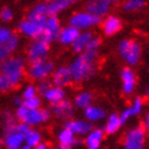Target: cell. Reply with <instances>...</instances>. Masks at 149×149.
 <instances>
[{
	"label": "cell",
	"instance_id": "6da1fadb",
	"mask_svg": "<svg viewBox=\"0 0 149 149\" xmlns=\"http://www.w3.org/2000/svg\"><path fill=\"white\" fill-rule=\"evenodd\" d=\"M81 53L68 67L72 81L76 82L92 77L96 70L95 59L97 57V49H84Z\"/></svg>",
	"mask_w": 149,
	"mask_h": 149
},
{
	"label": "cell",
	"instance_id": "7a4b0ae2",
	"mask_svg": "<svg viewBox=\"0 0 149 149\" xmlns=\"http://www.w3.org/2000/svg\"><path fill=\"white\" fill-rule=\"evenodd\" d=\"M0 73L8 76L14 86H17L24 73V59L20 57L5 58L0 62Z\"/></svg>",
	"mask_w": 149,
	"mask_h": 149
},
{
	"label": "cell",
	"instance_id": "3957f363",
	"mask_svg": "<svg viewBox=\"0 0 149 149\" xmlns=\"http://www.w3.org/2000/svg\"><path fill=\"white\" fill-rule=\"evenodd\" d=\"M119 52L123 58L130 65L138 63L140 58V46L133 40H123L119 46Z\"/></svg>",
	"mask_w": 149,
	"mask_h": 149
},
{
	"label": "cell",
	"instance_id": "277c9868",
	"mask_svg": "<svg viewBox=\"0 0 149 149\" xmlns=\"http://www.w3.org/2000/svg\"><path fill=\"white\" fill-rule=\"evenodd\" d=\"M101 23V17L94 15L91 13H76L70 19V25L77 29H86Z\"/></svg>",
	"mask_w": 149,
	"mask_h": 149
},
{
	"label": "cell",
	"instance_id": "5b68a950",
	"mask_svg": "<svg viewBox=\"0 0 149 149\" xmlns=\"http://www.w3.org/2000/svg\"><path fill=\"white\" fill-rule=\"evenodd\" d=\"M54 67L52 62H47L44 59H40V61H36L31 63V67H29V76L32 77L33 80H44L46 77H48L49 74L53 72Z\"/></svg>",
	"mask_w": 149,
	"mask_h": 149
},
{
	"label": "cell",
	"instance_id": "8992f818",
	"mask_svg": "<svg viewBox=\"0 0 149 149\" xmlns=\"http://www.w3.org/2000/svg\"><path fill=\"white\" fill-rule=\"evenodd\" d=\"M59 32H61V28H59V20L57 19V17L48 15L46 24H44V28L38 38L51 43V42H53V40L58 39Z\"/></svg>",
	"mask_w": 149,
	"mask_h": 149
},
{
	"label": "cell",
	"instance_id": "52a82bcc",
	"mask_svg": "<svg viewBox=\"0 0 149 149\" xmlns=\"http://www.w3.org/2000/svg\"><path fill=\"white\" fill-rule=\"evenodd\" d=\"M48 49H49V43L40 38H36V40L31 44V47L28 49L29 62L32 63L36 61H40V59H46Z\"/></svg>",
	"mask_w": 149,
	"mask_h": 149
},
{
	"label": "cell",
	"instance_id": "ba28073f",
	"mask_svg": "<svg viewBox=\"0 0 149 149\" xmlns=\"http://www.w3.org/2000/svg\"><path fill=\"white\" fill-rule=\"evenodd\" d=\"M144 145V130L136 128L128 133L125 138V148L126 149H140Z\"/></svg>",
	"mask_w": 149,
	"mask_h": 149
},
{
	"label": "cell",
	"instance_id": "9c48e42d",
	"mask_svg": "<svg viewBox=\"0 0 149 149\" xmlns=\"http://www.w3.org/2000/svg\"><path fill=\"white\" fill-rule=\"evenodd\" d=\"M18 28H19V31L23 33L24 36L31 37V38H38L44 27L34 20L25 19L23 22H20L19 25H18Z\"/></svg>",
	"mask_w": 149,
	"mask_h": 149
},
{
	"label": "cell",
	"instance_id": "30bf717a",
	"mask_svg": "<svg viewBox=\"0 0 149 149\" xmlns=\"http://www.w3.org/2000/svg\"><path fill=\"white\" fill-rule=\"evenodd\" d=\"M48 119H49V113L47 110H40L39 107H37V109H31L28 111V115L23 123H25L29 126H33L42 124V123L47 121Z\"/></svg>",
	"mask_w": 149,
	"mask_h": 149
},
{
	"label": "cell",
	"instance_id": "8fae6325",
	"mask_svg": "<svg viewBox=\"0 0 149 149\" xmlns=\"http://www.w3.org/2000/svg\"><path fill=\"white\" fill-rule=\"evenodd\" d=\"M111 3L109 0H88L87 12L97 17H102L109 12Z\"/></svg>",
	"mask_w": 149,
	"mask_h": 149
},
{
	"label": "cell",
	"instance_id": "7c38bea8",
	"mask_svg": "<svg viewBox=\"0 0 149 149\" xmlns=\"http://www.w3.org/2000/svg\"><path fill=\"white\" fill-rule=\"evenodd\" d=\"M24 143V134L19 133L17 130L5 133L4 135V144L9 149H19Z\"/></svg>",
	"mask_w": 149,
	"mask_h": 149
},
{
	"label": "cell",
	"instance_id": "4fadbf2b",
	"mask_svg": "<svg viewBox=\"0 0 149 149\" xmlns=\"http://www.w3.org/2000/svg\"><path fill=\"white\" fill-rule=\"evenodd\" d=\"M47 18H48L47 4H38V5H36L31 12H29L27 19L34 20V22H37V23H39L40 25H43L44 27Z\"/></svg>",
	"mask_w": 149,
	"mask_h": 149
},
{
	"label": "cell",
	"instance_id": "5bb4252c",
	"mask_svg": "<svg viewBox=\"0 0 149 149\" xmlns=\"http://www.w3.org/2000/svg\"><path fill=\"white\" fill-rule=\"evenodd\" d=\"M79 34H80V29L70 25V27H66L65 29H62V31L59 32L58 39L62 44L68 46V44H72L74 42V39L79 37Z\"/></svg>",
	"mask_w": 149,
	"mask_h": 149
},
{
	"label": "cell",
	"instance_id": "9a60e30c",
	"mask_svg": "<svg viewBox=\"0 0 149 149\" xmlns=\"http://www.w3.org/2000/svg\"><path fill=\"white\" fill-rule=\"evenodd\" d=\"M52 113L54 115H57L58 118L65 119V118L71 116L73 110L68 101L61 100V101H58V102H53V105H52Z\"/></svg>",
	"mask_w": 149,
	"mask_h": 149
},
{
	"label": "cell",
	"instance_id": "2e32d148",
	"mask_svg": "<svg viewBox=\"0 0 149 149\" xmlns=\"http://www.w3.org/2000/svg\"><path fill=\"white\" fill-rule=\"evenodd\" d=\"M72 81V76L68 70V67H61L56 71V73L53 74V84L56 86H66Z\"/></svg>",
	"mask_w": 149,
	"mask_h": 149
},
{
	"label": "cell",
	"instance_id": "e0dca14e",
	"mask_svg": "<svg viewBox=\"0 0 149 149\" xmlns=\"http://www.w3.org/2000/svg\"><path fill=\"white\" fill-rule=\"evenodd\" d=\"M121 80H123V88H124L125 94H130L134 90L135 86V76L134 72L130 68H124L121 72Z\"/></svg>",
	"mask_w": 149,
	"mask_h": 149
},
{
	"label": "cell",
	"instance_id": "ac0fdd59",
	"mask_svg": "<svg viewBox=\"0 0 149 149\" xmlns=\"http://www.w3.org/2000/svg\"><path fill=\"white\" fill-rule=\"evenodd\" d=\"M66 128L70 129L73 134H87L91 132L92 129V125L88 124V123H85V121H80V120H76V121H68L66 124Z\"/></svg>",
	"mask_w": 149,
	"mask_h": 149
},
{
	"label": "cell",
	"instance_id": "d6986e66",
	"mask_svg": "<svg viewBox=\"0 0 149 149\" xmlns=\"http://www.w3.org/2000/svg\"><path fill=\"white\" fill-rule=\"evenodd\" d=\"M58 139H59V141H61L59 148H62V149L71 148V147H73V145L77 143L76 139H74V134L67 128H65L61 133H59Z\"/></svg>",
	"mask_w": 149,
	"mask_h": 149
},
{
	"label": "cell",
	"instance_id": "ffe728a7",
	"mask_svg": "<svg viewBox=\"0 0 149 149\" xmlns=\"http://www.w3.org/2000/svg\"><path fill=\"white\" fill-rule=\"evenodd\" d=\"M92 38V33L90 32H85V33H80L79 37H77L76 39H74V42L72 43V48L74 52H77V53H81L85 48H86L87 43L91 40Z\"/></svg>",
	"mask_w": 149,
	"mask_h": 149
},
{
	"label": "cell",
	"instance_id": "44dd1931",
	"mask_svg": "<svg viewBox=\"0 0 149 149\" xmlns=\"http://www.w3.org/2000/svg\"><path fill=\"white\" fill-rule=\"evenodd\" d=\"M120 28H121V22L116 17H109L104 22V32H105L106 36L115 34Z\"/></svg>",
	"mask_w": 149,
	"mask_h": 149
},
{
	"label": "cell",
	"instance_id": "7402d4cb",
	"mask_svg": "<svg viewBox=\"0 0 149 149\" xmlns=\"http://www.w3.org/2000/svg\"><path fill=\"white\" fill-rule=\"evenodd\" d=\"M43 96L49 102H58V101H61V100L65 99V91H63L62 87H59V86L49 87L43 94Z\"/></svg>",
	"mask_w": 149,
	"mask_h": 149
},
{
	"label": "cell",
	"instance_id": "603a6c76",
	"mask_svg": "<svg viewBox=\"0 0 149 149\" xmlns=\"http://www.w3.org/2000/svg\"><path fill=\"white\" fill-rule=\"evenodd\" d=\"M67 6H68V3L66 0H51L49 4H47V13L48 15H57Z\"/></svg>",
	"mask_w": 149,
	"mask_h": 149
},
{
	"label": "cell",
	"instance_id": "cb8c5ba5",
	"mask_svg": "<svg viewBox=\"0 0 149 149\" xmlns=\"http://www.w3.org/2000/svg\"><path fill=\"white\" fill-rule=\"evenodd\" d=\"M102 140V132L101 130H94L88 134V136L86 138V145L90 149H97L100 147V143Z\"/></svg>",
	"mask_w": 149,
	"mask_h": 149
},
{
	"label": "cell",
	"instance_id": "d4e9b609",
	"mask_svg": "<svg viewBox=\"0 0 149 149\" xmlns=\"http://www.w3.org/2000/svg\"><path fill=\"white\" fill-rule=\"evenodd\" d=\"M85 115L88 120L91 121H96V120H101V119L105 116V111L100 107H96V106H86L85 107Z\"/></svg>",
	"mask_w": 149,
	"mask_h": 149
},
{
	"label": "cell",
	"instance_id": "484cf974",
	"mask_svg": "<svg viewBox=\"0 0 149 149\" xmlns=\"http://www.w3.org/2000/svg\"><path fill=\"white\" fill-rule=\"evenodd\" d=\"M24 143L29 145L31 148H36L37 144L40 143V134L37 130L29 129L27 133L24 134Z\"/></svg>",
	"mask_w": 149,
	"mask_h": 149
},
{
	"label": "cell",
	"instance_id": "4316f807",
	"mask_svg": "<svg viewBox=\"0 0 149 149\" xmlns=\"http://www.w3.org/2000/svg\"><path fill=\"white\" fill-rule=\"evenodd\" d=\"M120 125L121 124H120V119H119V116L116 114H111L109 116V119H107L105 130H106L107 134H113L120 128Z\"/></svg>",
	"mask_w": 149,
	"mask_h": 149
},
{
	"label": "cell",
	"instance_id": "83f0119b",
	"mask_svg": "<svg viewBox=\"0 0 149 149\" xmlns=\"http://www.w3.org/2000/svg\"><path fill=\"white\" fill-rule=\"evenodd\" d=\"M91 100H92V96L90 92H81L80 95H77L76 100H74V105L76 107H86L91 104Z\"/></svg>",
	"mask_w": 149,
	"mask_h": 149
},
{
	"label": "cell",
	"instance_id": "f1b7e54d",
	"mask_svg": "<svg viewBox=\"0 0 149 149\" xmlns=\"http://www.w3.org/2000/svg\"><path fill=\"white\" fill-rule=\"evenodd\" d=\"M145 5L144 0H128L124 4V9L128 12H134V10H139Z\"/></svg>",
	"mask_w": 149,
	"mask_h": 149
},
{
	"label": "cell",
	"instance_id": "f546056e",
	"mask_svg": "<svg viewBox=\"0 0 149 149\" xmlns=\"http://www.w3.org/2000/svg\"><path fill=\"white\" fill-rule=\"evenodd\" d=\"M14 85L13 82L10 81V79L5 74L0 73V92H5V91H9L10 88H13Z\"/></svg>",
	"mask_w": 149,
	"mask_h": 149
},
{
	"label": "cell",
	"instance_id": "4dcf8cb0",
	"mask_svg": "<svg viewBox=\"0 0 149 149\" xmlns=\"http://www.w3.org/2000/svg\"><path fill=\"white\" fill-rule=\"evenodd\" d=\"M6 51L9 52V53H12V52H14L18 48V46H19V38L15 36V34H12V37L8 39V42H6L5 44H3Z\"/></svg>",
	"mask_w": 149,
	"mask_h": 149
},
{
	"label": "cell",
	"instance_id": "1f68e13d",
	"mask_svg": "<svg viewBox=\"0 0 149 149\" xmlns=\"http://www.w3.org/2000/svg\"><path fill=\"white\" fill-rule=\"evenodd\" d=\"M23 105L27 106L29 110L31 109H37V107H39V105H40V100L37 97V96H32V97L24 99Z\"/></svg>",
	"mask_w": 149,
	"mask_h": 149
},
{
	"label": "cell",
	"instance_id": "d6a6232c",
	"mask_svg": "<svg viewBox=\"0 0 149 149\" xmlns=\"http://www.w3.org/2000/svg\"><path fill=\"white\" fill-rule=\"evenodd\" d=\"M28 111H29L28 107L22 104V105H19V106H18V109H17L15 118H17L19 121H24V119L27 118V115H28Z\"/></svg>",
	"mask_w": 149,
	"mask_h": 149
},
{
	"label": "cell",
	"instance_id": "836d02e7",
	"mask_svg": "<svg viewBox=\"0 0 149 149\" xmlns=\"http://www.w3.org/2000/svg\"><path fill=\"white\" fill-rule=\"evenodd\" d=\"M141 109H143V100L140 97H136L134 100L132 107H130V110H132V115H138L141 113Z\"/></svg>",
	"mask_w": 149,
	"mask_h": 149
},
{
	"label": "cell",
	"instance_id": "e575fe53",
	"mask_svg": "<svg viewBox=\"0 0 149 149\" xmlns=\"http://www.w3.org/2000/svg\"><path fill=\"white\" fill-rule=\"evenodd\" d=\"M13 32L10 31V29L8 28H0V44H5L6 42H8V39L12 37Z\"/></svg>",
	"mask_w": 149,
	"mask_h": 149
},
{
	"label": "cell",
	"instance_id": "d590c367",
	"mask_svg": "<svg viewBox=\"0 0 149 149\" xmlns=\"http://www.w3.org/2000/svg\"><path fill=\"white\" fill-rule=\"evenodd\" d=\"M0 19L3 22H10L13 19V12L9 8H4L0 12Z\"/></svg>",
	"mask_w": 149,
	"mask_h": 149
},
{
	"label": "cell",
	"instance_id": "8d00e7d4",
	"mask_svg": "<svg viewBox=\"0 0 149 149\" xmlns=\"http://www.w3.org/2000/svg\"><path fill=\"white\" fill-rule=\"evenodd\" d=\"M37 94V87L32 86V85H29L24 88L23 91V99H28V97H32V96H36Z\"/></svg>",
	"mask_w": 149,
	"mask_h": 149
},
{
	"label": "cell",
	"instance_id": "74e56055",
	"mask_svg": "<svg viewBox=\"0 0 149 149\" xmlns=\"http://www.w3.org/2000/svg\"><path fill=\"white\" fill-rule=\"evenodd\" d=\"M49 87H51V86H49V84H48L47 81H42V80H40V82L38 84V87H37V91H39L40 94L43 95L44 92H46Z\"/></svg>",
	"mask_w": 149,
	"mask_h": 149
},
{
	"label": "cell",
	"instance_id": "f35d334b",
	"mask_svg": "<svg viewBox=\"0 0 149 149\" xmlns=\"http://www.w3.org/2000/svg\"><path fill=\"white\" fill-rule=\"evenodd\" d=\"M15 129H17V132L25 134L29 129H31V126L27 125V124H25V123H23V121H20V124H17V125H15Z\"/></svg>",
	"mask_w": 149,
	"mask_h": 149
},
{
	"label": "cell",
	"instance_id": "ab89813d",
	"mask_svg": "<svg viewBox=\"0 0 149 149\" xmlns=\"http://www.w3.org/2000/svg\"><path fill=\"white\" fill-rule=\"evenodd\" d=\"M130 116H132V110H130V107H129V109H126V110L124 111V113H123V114L120 115V118H119V119H120V124L123 125V124H124V123H125L126 120H128V119H129Z\"/></svg>",
	"mask_w": 149,
	"mask_h": 149
},
{
	"label": "cell",
	"instance_id": "60d3db41",
	"mask_svg": "<svg viewBox=\"0 0 149 149\" xmlns=\"http://www.w3.org/2000/svg\"><path fill=\"white\" fill-rule=\"evenodd\" d=\"M9 52L6 51V48L4 47V46H1V44H0V62L1 61H4L5 58H8L9 57Z\"/></svg>",
	"mask_w": 149,
	"mask_h": 149
},
{
	"label": "cell",
	"instance_id": "b9f144b4",
	"mask_svg": "<svg viewBox=\"0 0 149 149\" xmlns=\"http://www.w3.org/2000/svg\"><path fill=\"white\" fill-rule=\"evenodd\" d=\"M4 121H5V124H9V123H14L15 120H14V118L12 116V114L8 113V111H5L4 113Z\"/></svg>",
	"mask_w": 149,
	"mask_h": 149
},
{
	"label": "cell",
	"instance_id": "7bdbcfd3",
	"mask_svg": "<svg viewBox=\"0 0 149 149\" xmlns=\"http://www.w3.org/2000/svg\"><path fill=\"white\" fill-rule=\"evenodd\" d=\"M23 101H24V100L22 99V97H14V104H15V105H18V106L22 105V104H23Z\"/></svg>",
	"mask_w": 149,
	"mask_h": 149
},
{
	"label": "cell",
	"instance_id": "ee69618b",
	"mask_svg": "<svg viewBox=\"0 0 149 149\" xmlns=\"http://www.w3.org/2000/svg\"><path fill=\"white\" fill-rule=\"evenodd\" d=\"M36 148H37V149H46V148H47V145H46V144H40V143H38Z\"/></svg>",
	"mask_w": 149,
	"mask_h": 149
},
{
	"label": "cell",
	"instance_id": "f6af8a7d",
	"mask_svg": "<svg viewBox=\"0 0 149 149\" xmlns=\"http://www.w3.org/2000/svg\"><path fill=\"white\" fill-rule=\"evenodd\" d=\"M145 128L149 130V114L147 115V118H145Z\"/></svg>",
	"mask_w": 149,
	"mask_h": 149
},
{
	"label": "cell",
	"instance_id": "bcb514c9",
	"mask_svg": "<svg viewBox=\"0 0 149 149\" xmlns=\"http://www.w3.org/2000/svg\"><path fill=\"white\" fill-rule=\"evenodd\" d=\"M67 3H68V4H71V3H74V1H77V0H66Z\"/></svg>",
	"mask_w": 149,
	"mask_h": 149
},
{
	"label": "cell",
	"instance_id": "7dc6e473",
	"mask_svg": "<svg viewBox=\"0 0 149 149\" xmlns=\"http://www.w3.org/2000/svg\"><path fill=\"white\" fill-rule=\"evenodd\" d=\"M110 3H116V1H119V0H109Z\"/></svg>",
	"mask_w": 149,
	"mask_h": 149
},
{
	"label": "cell",
	"instance_id": "c3c4849f",
	"mask_svg": "<svg viewBox=\"0 0 149 149\" xmlns=\"http://www.w3.org/2000/svg\"><path fill=\"white\" fill-rule=\"evenodd\" d=\"M148 99H149V90H148Z\"/></svg>",
	"mask_w": 149,
	"mask_h": 149
},
{
	"label": "cell",
	"instance_id": "681fc988",
	"mask_svg": "<svg viewBox=\"0 0 149 149\" xmlns=\"http://www.w3.org/2000/svg\"><path fill=\"white\" fill-rule=\"evenodd\" d=\"M46 1H49V0H46Z\"/></svg>",
	"mask_w": 149,
	"mask_h": 149
}]
</instances>
